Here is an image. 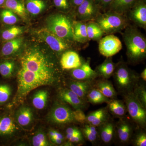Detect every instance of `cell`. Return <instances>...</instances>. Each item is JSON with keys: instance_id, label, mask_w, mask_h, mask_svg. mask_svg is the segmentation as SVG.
I'll use <instances>...</instances> for the list:
<instances>
[{"instance_id": "obj_17", "label": "cell", "mask_w": 146, "mask_h": 146, "mask_svg": "<svg viewBox=\"0 0 146 146\" xmlns=\"http://www.w3.org/2000/svg\"><path fill=\"white\" fill-rule=\"evenodd\" d=\"M23 43V38L19 36L5 42L0 50V57L8 58L13 56L21 49Z\"/></svg>"}, {"instance_id": "obj_22", "label": "cell", "mask_w": 146, "mask_h": 146, "mask_svg": "<svg viewBox=\"0 0 146 146\" xmlns=\"http://www.w3.org/2000/svg\"><path fill=\"white\" fill-rule=\"evenodd\" d=\"M116 66V64L112 60V57H107L102 64L97 67L95 71L98 76L107 79L113 75Z\"/></svg>"}, {"instance_id": "obj_20", "label": "cell", "mask_w": 146, "mask_h": 146, "mask_svg": "<svg viewBox=\"0 0 146 146\" xmlns=\"http://www.w3.org/2000/svg\"><path fill=\"white\" fill-rule=\"evenodd\" d=\"M121 118L116 125L118 139L122 143L125 144L130 141L132 136V127L127 121Z\"/></svg>"}, {"instance_id": "obj_33", "label": "cell", "mask_w": 146, "mask_h": 146, "mask_svg": "<svg viewBox=\"0 0 146 146\" xmlns=\"http://www.w3.org/2000/svg\"><path fill=\"white\" fill-rule=\"evenodd\" d=\"M23 29L21 27H10L3 30L1 33V37L3 41L5 42L18 37L23 34Z\"/></svg>"}, {"instance_id": "obj_27", "label": "cell", "mask_w": 146, "mask_h": 146, "mask_svg": "<svg viewBox=\"0 0 146 146\" xmlns=\"http://www.w3.org/2000/svg\"><path fill=\"white\" fill-rule=\"evenodd\" d=\"M100 136L102 141L105 144H108L112 141L114 137L115 126L109 120L99 126Z\"/></svg>"}, {"instance_id": "obj_41", "label": "cell", "mask_w": 146, "mask_h": 146, "mask_svg": "<svg viewBox=\"0 0 146 146\" xmlns=\"http://www.w3.org/2000/svg\"><path fill=\"white\" fill-rule=\"evenodd\" d=\"M66 138L69 140L72 136L82 134L81 131L75 127H70L66 129Z\"/></svg>"}, {"instance_id": "obj_14", "label": "cell", "mask_w": 146, "mask_h": 146, "mask_svg": "<svg viewBox=\"0 0 146 146\" xmlns=\"http://www.w3.org/2000/svg\"><path fill=\"white\" fill-rule=\"evenodd\" d=\"M58 96L60 101L71 106L74 109H83L86 106V101L84 100L68 88H60Z\"/></svg>"}, {"instance_id": "obj_24", "label": "cell", "mask_w": 146, "mask_h": 146, "mask_svg": "<svg viewBox=\"0 0 146 146\" xmlns=\"http://www.w3.org/2000/svg\"><path fill=\"white\" fill-rule=\"evenodd\" d=\"M16 63L10 58H2L0 60V74L5 78L12 77L16 72Z\"/></svg>"}, {"instance_id": "obj_44", "label": "cell", "mask_w": 146, "mask_h": 146, "mask_svg": "<svg viewBox=\"0 0 146 146\" xmlns=\"http://www.w3.org/2000/svg\"><path fill=\"white\" fill-rule=\"evenodd\" d=\"M48 135L49 138L52 137H56V138H60V139L65 140V137L59 131L54 129H50L48 132Z\"/></svg>"}, {"instance_id": "obj_37", "label": "cell", "mask_w": 146, "mask_h": 146, "mask_svg": "<svg viewBox=\"0 0 146 146\" xmlns=\"http://www.w3.org/2000/svg\"><path fill=\"white\" fill-rule=\"evenodd\" d=\"M133 92L142 105L146 108V90L145 86L143 84L138 85L137 84L134 87Z\"/></svg>"}, {"instance_id": "obj_30", "label": "cell", "mask_w": 146, "mask_h": 146, "mask_svg": "<svg viewBox=\"0 0 146 146\" xmlns=\"http://www.w3.org/2000/svg\"><path fill=\"white\" fill-rule=\"evenodd\" d=\"M86 30L89 40L99 41L105 33L101 27L94 21L86 22Z\"/></svg>"}, {"instance_id": "obj_26", "label": "cell", "mask_w": 146, "mask_h": 146, "mask_svg": "<svg viewBox=\"0 0 146 146\" xmlns=\"http://www.w3.org/2000/svg\"><path fill=\"white\" fill-rule=\"evenodd\" d=\"M48 92L46 89L36 91L32 98V104L35 109L41 110L46 106L48 100Z\"/></svg>"}, {"instance_id": "obj_36", "label": "cell", "mask_w": 146, "mask_h": 146, "mask_svg": "<svg viewBox=\"0 0 146 146\" xmlns=\"http://www.w3.org/2000/svg\"><path fill=\"white\" fill-rule=\"evenodd\" d=\"M12 94L11 86L7 83H0V106L9 101Z\"/></svg>"}, {"instance_id": "obj_25", "label": "cell", "mask_w": 146, "mask_h": 146, "mask_svg": "<svg viewBox=\"0 0 146 146\" xmlns=\"http://www.w3.org/2000/svg\"><path fill=\"white\" fill-rule=\"evenodd\" d=\"M94 87L110 99H115L117 96V93L111 82L106 79L103 78L97 82Z\"/></svg>"}, {"instance_id": "obj_43", "label": "cell", "mask_w": 146, "mask_h": 146, "mask_svg": "<svg viewBox=\"0 0 146 146\" xmlns=\"http://www.w3.org/2000/svg\"><path fill=\"white\" fill-rule=\"evenodd\" d=\"M100 8L105 9L109 7L113 0H94Z\"/></svg>"}, {"instance_id": "obj_13", "label": "cell", "mask_w": 146, "mask_h": 146, "mask_svg": "<svg viewBox=\"0 0 146 146\" xmlns=\"http://www.w3.org/2000/svg\"><path fill=\"white\" fill-rule=\"evenodd\" d=\"M14 118L9 113H4L0 115V138H11L18 130Z\"/></svg>"}, {"instance_id": "obj_51", "label": "cell", "mask_w": 146, "mask_h": 146, "mask_svg": "<svg viewBox=\"0 0 146 146\" xmlns=\"http://www.w3.org/2000/svg\"><path fill=\"white\" fill-rule=\"evenodd\" d=\"M141 1H146V0H141Z\"/></svg>"}, {"instance_id": "obj_48", "label": "cell", "mask_w": 146, "mask_h": 146, "mask_svg": "<svg viewBox=\"0 0 146 146\" xmlns=\"http://www.w3.org/2000/svg\"><path fill=\"white\" fill-rule=\"evenodd\" d=\"M84 0H69L70 4L74 7H78L83 2Z\"/></svg>"}, {"instance_id": "obj_42", "label": "cell", "mask_w": 146, "mask_h": 146, "mask_svg": "<svg viewBox=\"0 0 146 146\" xmlns=\"http://www.w3.org/2000/svg\"><path fill=\"white\" fill-rule=\"evenodd\" d=\"M82 135L86 138V140H88L89 141H90L92 143H95L97 141L98 136L95 135V134L87 131V130L84 129L83 128H82Z\"/></svg>"}, {"instance_id": "obj_18", "label": "cell", "mask_w": 146, "mask_h": 146, "mask_svg": "<svg viewBox=\"0 0 146 146\" xmlns=\"http://www.w3.org/2000/svg\"><path fill=\"white\" fill-rule=\"evenodd\" d=\"M92 81H84L70 80L67 82L68 88L73 91L80 98L86 101V96L88 91L92 87Z\"/></svg>"}, {"instance_id": "obj_7", "label": "cell", "mask_w": 146, "mask_h": 146, "mask_svg": "<svg viewBox=\"0 0 146 146\" xmlns=\"http://www.w3.org/2000/svg\"><path fill=\"white\" fill-rule=\"evenodd\" d=\"M127 112L134 123L141 128L146 125V108L137 100L133 91L123 94Z\"/></svg>"}, {"instance_id": "obj_9", "label": "cell", "mask_w": 146, "mask_h": 146, "mask_svg": "<svg viewBox=\"0 0 146 146\" xmlns=\"http://www.w3.org/2000/svg\"><path fill=\"white\" fill-rule=\"evenodd\" d=\"M121 40L113 34L107 35L99 41L100 53L106 58L112 57L122 48Z\"/></svg>"}, {"instance_id": "obj_1", "label": "cell", "mask_w": 146, "mask_h": 146, "mask_svg": "<svg viewBox=\"0 0 146 146\" xmlns=\"http://www.w3.org/2000/svg\"><path fill=\"white\" fill-rule=\"evenodd\" d=\"M20 65L14 104H22L35 89L56 85L61 81L60 69L54 58L37 47L28 48L24 52L20 58Z\"/></svg>"}, {"instance_id": "obj_50", "label": "cell", "mask_w": 146, "mask_h": 146, "mask_svg": "<svg viewBox=\"0 0 146 146\" xmlns=\"http://www.w3.org/2000/svg\"><path fill=\"white\" fill-rule=\"evenodd\" d=\"M5 0H0V8L3 7V6L4 4Z\"/></svg>"}, {"instance_id": "obj_21", "label": "cell", "mask_w": 146, "mask_h": 146, "mask_svg": "<svg viewBox=\"0 0 146 146\" xmlns=\"http://www.w3.org/2000/svg\"><path fill=\"white\" fill-rule=\"evenodd\" d=\"M72 28L74 41L82 44H85L89 41L86 30V22L73 21Z\"/></svg>"}, {"instance_id": "obj_8", "label": "cell", "mask_w": 146, "mask_h": 146, "mask_svg": "<svg viewBox=\"0 0 146 146\" xmlns=\"http://www.w3.org/2000/svg\"><path fill=\"white\" fill-rule=\"evenodd\" d=\"M37 34L51 49L58 55H61L63 53L70 49V44L68 40L57 36L47 28L40 29L37 31Z\"/></svg>"}, {"instance_id": "obj_46", "label": "cell", "mask_w": 146, "mask_h": 146, "mask_svg": "<svg viewBox=\"0 0 146 146\" xmlns=\"http://www.w3.org/2000/svg\"><path fill=\"white\" fill-rule=\"evenodd\" d=\"M83 128L86 129L87 131L98 136V131L96 128V127L88 124L84 125Z\"/></svg>"}, {"instance_id": "obj_49", "label": "cell", "mask_w": 146, "mask_h": 146, "mask_svg": "<svg viewBox=\"0 0 146 146\" xmlns=\"http://www.w3.org/2000/svg\"><path fill=\"white\" fill-rule=\"evenodd\" d=\"M141 78L144 80V81H146V69L145 68L143 72H141Z\"/></svg>"}, {"instance_id": "obj_34", "label": "cell", "mask_w": 146, "mask_h": 146, "mask_svg": "<svg viewBox=\"0 0 146 146\" xmlns=\"http://www.w3.org/2000/svg\"><path fill=\"white\" fill-rule=\"evenodd\" d=\"M31 142L33 146H48L50 145L45 131L39 129L32 137Z\"/></svg>"}, {"instance_id": "obj_31", "label": "cell", "mask_w": 146, "mask_h": 146, "mask_svg": "<svg viewBox=\"0 0 146 146\" xmlns=\"http://www.w3.org/2000/svg\"><path fill=\"white\" fill-rule=\"evenodd\" d=\"M86 99L87 102L94 104H101L104 103H107L110 100L94 86H92L88 91Z\"/></svg>"}, {"instance_id": "obj_12", "label": "cell", "mask_w": 146, "mask_h": 146, "mask_svg": "<svg viewBox=\"0 0 146 146\" xmlns=\"http://www.w3.org/2000/svg\"><path fill=\"white\" fill-rule=\"evenodd\" d=\"M127 14V18L136 25L146 29V5L144 1L135 2Z\"/></svg>"}, {"instance_id": "obj_6", "label": "cell", "mask_w": 146, "mask_h": 146, "mask_svg": "<svg viewBox=\"0 0 146 146\" xmlns=\"http://www.w3.org/2000/svg\"><path fill=\"white\" fill-rule=\"evenodd\" d=\"M49 122L54 125L63 126L75 122L73 110L62 102L56 101L47 116Z\"/></svg>"}, {"instance_id": "obj_47", "label": "cell", "mask_w": 146, "mask_h": 146, "mask_svg": "<svg viewBox=\"0 0 146 146\" xmlns=\"http://www.w3.org/2000/svg\"><path fill=\"white\" fill-rule=\"evenodd\" d=\"M50 141L55 145H62L64 143V140L56 138V137H52L50 138Z\"/></svg>"}, {"instance_id": "obj_35", "label": "cell", "mask_w": 146, "mask_h": 146, "mask_svg": "<svg viewBox=\"0 0 146 146\" xmlns=\"http://www.w3.org/2000/svg\"><path fill=\"white\" fill-rule=\"evenodd\" d=\"M0 19L3 23L9 25H14L18 21L17 15L7 9H4L0 11Z\"/></svg>"}, {"instance_id": "obj_29", "label": "cell", "mask_w": 146, "mask_h": 146, "mask_svg": "<svg viewBox=\"0 0 146 146\" xmlns=\"http://www.w3.org/2000/svg\"><path fill=\"white\" fill-rule=\"evenodd\" d=\"M136 1V0H113L110 10L126 15Z\"/></svg>"}, {"instance_id": "obj_4", "label": "cell", "mask_w": 146, "mask_h": 146, "mask_svg": "<svg viewBox=\"0 0 146 146\" xmlns=\"http://www.w3.org/2000/svg\"><path fill=\"white\" fill-rule=\"evenodd\" d=\"M113 76L117 89L123 94L133 91L139 79L137 74L122 61L116 64Z\"/></svg>"}, {"instance_id": "obj_32", "label": "cell", "mask_w": 146, "mask_h": 146, "mask_svg": "<svg viewBox=\"0 0 146 146\" xmlns=\"http://www.w3.org/2000/svg\"><path fill=\"white\" fill-rule=\"evenodd\" d=\"M46 7V4L43 0H26V9L33 16L41 13Z\"/></svg>"}, {"instance_id": "obj_28", "label": "cell", "mask_w": 146, "mask_h": 146, "mask_svg": "<svg viewBox=\"0 0 146 146\" xmlns=\"http://www.w3.org/2000/svg\"><path fill=\"white\" fill-rule=\"evenodd\" d=\"M3 7L11 11L23 19L27 18L26 9L23 3L19 0H5Z\"/></svg>"}, {"instance_id": "obj_39", "label": "cell", "mask_w": 146, "mask_h": 146, "mask_svg": "<svg viewBox=\"0 0 146 146\" xmlns=\"http://www.w3.org/2000/svg\"><path fill=\"white\" fill-rule=\"evenodd\" d=\"M73 115L75 121L76 122L84 124L86 123V116L81 109L73 110Z\"/></svg>"}, {"instance_id": "obj_10", "label": "cell", "mask_w": 146, "mask_h": 146, "mask_svg": "<svg viewBox=\"0 0 146 146\" xmlns=\"http://www.w3.org/2000/svg\"><path fill=\"white\" fill-rule=\"evenodd\" d=\"M100 9L94 0H84L77 7V16L78 21L84 22L94 21L100 13Z\"/></svg>"}, {"instance_id": "obj_15", "label": "cell", "mask_w": 146, "mask_h": 146, "mask_svg": "<svg viewBox=\"0 0 146 146\" xmlns=\"http://www.w3.org/2000/svg\"><path fill=\"white\" fill-rule=\"evenodd\" d=\"M70 76L72 79L84 81H92L98 76L91 68L89 60L82 62L81 66L71 70Z\"/></svg>"}, {"instance_id": "obj_40", "label": "cell", "mask_w": 146, "mask_h": 146, "mask_svg": "<svg viewBox=\"0 0 146 146\" xmlns=\"http://www.w3.org/2000/svg\"><path fill=\"white\" fill-rule=\"evenodd\" d=\"M133 143L134 145L136 146H146V133L141 131L138 133L134 139Z\"/></svg>"}, {"instance_id": "obj_11", "label": "cell", "mask_w": 146, "mask_h": 146, "mask_svg": "<svg viewBox=\"0 0 146 146\" xmlns=\"http://www.w3.org/2000/svg\"><path fill=\"white\" fill-rule=\"evenodd\" d=\"M14 119L17 125L22 128L30 129L34 122L33 110L26 105H22L14 113Z\"/></svg>"}, {"instance_id": "obj_38", "label": "cell", "mask_w": 146, "mask_h": 146, "mask_svg": "<svg viewBox=\"0 0 146 146\" xmlns=\"http://www.w3.org/2000/svg\"><path fill=\"white\" fill-rule=\"evenodd\" d=\"M56 7L63 12H68L71 8V4L69 0H53Z\"/></svg>"}, {"instance_id": "obj_45", "label": "cell", "mask_w": 146, "mask_h": 146, "mask_svg": "<svg viewBox=\"0 0 146 146\" xmlns=\"http://www.w3.org/2000/svg\"><path fill=\"white\" fill-rule=\"evenodd\" d=\"M69 143H79L84 141L83 137L82 134L75 135L72 136L69 140Z\"/></svg>"}, {"instance_id": "obj_16", "label": "cell", "mask_w": 146, "mask_h": 146, "mask_svg": "<svg viewBox=\"0 0 146 146\" xmlns=\"http://www.w3.org/2000/svg\"><path fill=\"white\" fill-rule=\"evenodd\" d=\"M82 62L79 55L74 51H67L60 56V65L63 70L76 69L81 66Z\"/></svg>"}, {"instance_id": "obj_23", "label": "cell", "mask_w": 146, "mask_h": 146, "mask_svg": "<svg viewBox=\"0 0 146 146\" xmlns=\"http://www.w3.org/2000/svg\"><path fill=\"white\" fill-rule=\"evenodd\" d=\"M107 104L108 111L115 117L123 118L127 112L125 103L122 101L112 99Z\"/></svg>"}, {"instance_id": "obj_2", "label": "cell", "mask_w": 146, "mask_h": 146, "mask_svg": "<svg viewBox=\"0 0 146 146\" xmlns=\"http://www.w3.org/2000/svg\"><path fill=\"white\" fill-rule=\"evenodd\" d=\"M122 33L126 47V55L129 62L137 64L142 62L146 57V40L143 35L133 26H128Z\"/></svg>"}, {"instance_id": "obj_19", "label": "cell", "mask_w": 146, "mask_h": 146, "mask_svg": "<svg viewBox=\"0 0 146 146\" xmlns=\"http://www.w3.org/2000/svg\"><path fill=\"white\" fill-rule=\"evenodd\" d=\"M109 120L107 107L102 108L93 111L86 116V122L98 127Z\"/></svg>"}, {"instance_id": "obj_3", "label": "cell", "mask_w": 146, "mask_h": 146, "mask_svg": "<svg viewBox=\"0 0 146 146\" xmlns=\"http://www.w3.org/2000/svg\"><path fill=\"white\" fill-rule=\"evenodd\" d=\"M94 21L106 35L121 32L129 25L126 15L110 10L104 13H100Z\"/></svg>"}, {"instance_id": "obj_5", "label": "cell", "mask_w": 146, "mask_h": 146, "mask_svg": "<svg viewBox=\"0 0 146 146\" xmlns=\"http://www.w3.org/2000/svg\"><path fill=\"white\" fill-rule=\"evenodd\" d=\"M72 23L68 16L61 13H56L47 18L46 28L60 38L74 41Z\"/></svg>"}]
</instances>
